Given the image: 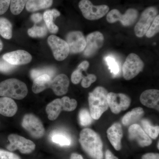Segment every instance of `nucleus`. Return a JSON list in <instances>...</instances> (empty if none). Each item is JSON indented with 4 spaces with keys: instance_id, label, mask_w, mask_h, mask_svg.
<instances>
[{
    "instance_id": "nucleus-1",
    "label": "nucleus",
    "mask_w": 159,
    "mask_h": 159,
    "mask_svg": "<svg viewBox=\"0 0 159 159\" xmlns=\"http://www.w3.org/2000/svg\"><path fill=\"white\" fill-rule=\"evenodd\" d=\"M79 142L83 149L92 159H103V144L94 131L89 128L83 129L80 134Z\"/></svg>"
},
{
    "instance_id": "nucleus-2",
    "label": "nucleus",
    "mask_w": 159,
    "mask_h": 159,
    "mask_svg": "<svg viewBox=\"0 0 159 159\" xmlns=\"http://www.w3.org/2000/svg\"><path fill=\"white\" fill-rule=\"evenodd\" d=\"M108 93L102 87H97L89 93V102L91 116L98 120L108 108L107 94Z\"/></svg>"
},
{
    "instance_id": "nucleus-3",
    "label": "nucleus",
    "mask_w": 159,
    "mask_h": 159,
    "mask_svg": "<svg viewBox=\"0 0 159 159\" xmlns=\"http://www.w3.org/2000/svg\"><path fill=\"white\" fill-rule=\"evenodd\" d=\"M28 88L25 83L15 78L0 83V96L11 99H22L27 96Z\"/></svg>"
},
{
    "instance_id": "nucleus-4",
    "label": "nucleus",
    "mask_w": 159,
    "mask_h": 159,
    "mask_svg": "<svg viewBox=\"0 0 159 159\" xmlns=\"http://www.w3.org/2000/svg\"><path fill=\"white\" fill-rule=\"evenodd\" d=\"M79 7L84 17L90 20L101 18L109 10V8L107 5L94 6L89 0L80 1L79 3Z\"/></svg>"
},
{
    "instance_id": "nucleus-5",
    "label": "nucleus",
    "mask_w": 159,
    "mask_h": 159,
    "mask_svg": "<svg viewBox=\"0 0 159 159\" xmlns=\"http://www.w3.org/2000/svg\"><path fill=\"white\" fill-rule=\"evenodd\" d=\"M144 67V62L141 58L137 54L131 53L122 66L124 78L126 80L133 79L143 70Z\"/></svg>"
},
{
    "instance_id": "nucleus-6",
    "label": "nucleus",
    "mask_w": 159,
    "mask_h": 159,
    "mask_svg": "<svg viewBox=\"0 0 159 159\" xmlns=\"http://www.w3.org/2000/svg\"><path fill=\"white\" fill-rule=\"evenodd\" d=\"M157 10L154 7H149L142 12L138 22L135 26V34L137 37H143L146 32L153 20L157 16Z\"/></svg>"
},
{
    "instance_id": "nucleus-7",
    "label": "nucleus",
    "mask_w": 159,
    "mask_h": 159,
    "mask_svg": "<svg viewBox=\"0 0 159 159\" xmlns=\"http://www.w3.org/2000/svg\"><path fill=\"white\" fill-rule=\"evenodd\" d=\"M8 139L10 144L7 145V148L10 151L18 149L21 153L28 154L35 149V145L34 142L18 135L11 134Z\"/></svg>"
},
{
    "instance_id": "nucleus-8",
    "label": "nucleus",
    "mask_w": 159,
    "mask_h": 159,
    "mask_svg": "<svg viewBox=\"0 0 159 159\" xmlns=\"http://www.w3.org/2000/svg\"><path fill=\"white\" fill-rule=\"evenodd\" d=\"M22 126L35 139H40L44 135L45 129L42 122L32 114H26L24 116Z\"/></svg>"
},
{
    "instance_id": "nucleus-9",
    "label": "nucleus",
    "mask_w": 159,
    "mask_h": 159,
    "mask_svg": "<svg viewBox=\"0 0 159 159\" xmlns=\"http://www.w3.org/2000/svg\"><path fill=\"white\" fill-rule=\"evenodd\" d=\"M139 16V12L134 9H129L122 15L116 9H114L108 12L107 16L108 22L114 23L120 21L124 26H129L135 22Z\"/></svg>"
},
{
    "instance_id": "nucleus-10",
    "label": "nucleus",
    "mask_w": 159,
    "mask_h": 159,
    "mask_svg": "<svg viewBox=\"0 0 159 159\" xmlns=\"http://www.w3.org/2000/svg\"><path fill=\"white\" fill-rule=\"evenodd\" d=\"M48 43L56 60L61 61L68 56L70 49L66 41L56 35H51L48 38Z\"/></svg>"
},
{
    "instance_id": "nucleus-11",
    "label": "nucleus",
    "mask_w": 159,
    "mask_h": 159,
    "mask_svg": "<svg viewBox=\"0 0 159 159\" xmlns=\"http://www.w3.org/2000/svg\"><path fill=\"white\" fill-rule=\"evenodd\" d=\"M107 102L111 111L117 114L128 108L130 106L131 99L125 94L110 93L107 94Z\"/></svg>"
},
{
    "instance_id": "nucleus-12",
    "label": "nucleus",
    "mask_w": 159,
    "mask_h": 159,
    "mask_svg": "<svg viewBox=\"0 0 159 159\" xmlns=\"http://www.w3.org/2000/svg\"><path fill=\"white\" fill-rule=\"evenodd\" d=\"M86 42V45L84 50V55L86 57H91L103 46L104 37L101 32L95 31L87 36Z\"/></svg>"
},
{
    "instance_id": "nucleus-13",
    "label": "nucleus",
    "mask_w": 159,
    "mask_h": 159,
    "mask_svg": "<svg viewBox=\"0 0 159 159\" xmlns=\"http://www.w3.org/2000/svg\"><path fill=\"white\" fill-rule=\"evenodd\" d=\"M70 49V53L78 54L84 50L86 45V39L81 31L69 32L66 37Z\"/></svg>"
},
{
    "instance_id": "nucleus-14",
    "label": "nucleus",
    "mask_w": 159,
    "mask_h": 159,
    "mask_svg": "<svg viewBox=\"0 0 159 159\" xmlns=\"http://www.w3.org/2000/svg\"><path fill=\"white\" fill-rule=\"evenodd\" d=\"M2 58L11 64L19 66L29 63L32 57L27 51L19 50L6 53L3 55Z\"/></svg>"
},
{
    "instance_id": "nucleus-15",
    "label": "nucleus",
    "mask_w": 159,
    "mask_h": 159,
    "mask_svg": "<svg viewBox=\"0 0 159 159\" xmlns=\"http://www.w3.org/2000/svg\"><path fill=\"white\" fill-rule=\"evenodd\" d=\"M128 132L129 139L131 140H136L141 147H146L151 145L152 141L150 137L138 124L130 125Z\"/></svg>"
},
{
    "instance_id": "nucleus-16",
    "label": "nucleus",
    "mask_w": 159,
    "mask_h": 159,
    "mask_svg": "<svg viewBox=\"0 0 159 159\" xmlns=\"http://www.w3.org/2000/svg\"><path fill=\"white\" fill-rule=\"evenodd\" d=\"M69 85L68 77L65 74H61L52 80L50 88L53 90L55 95L61 96L67 93Z\"/></svg>"
},
{
    "instance_id": "nucleus-17",
    "label": "nucleus",
    "mask_w": 159,
    "mask_h": 159,
    "mask_svg": "<svg viewBox=\"0 0 159 159\" xmlns=\"http://www.w3.org/2000/svg\"><path fill=\"white\" fill-rule=\"evenodd\" d=\"M107 136L111 144L116 150L119 151L122 148L121 140L123 137L122 125L119 123L113 124L107 130Z\"/></svg>"
},
{
    "instance_id": "nucleus-18",
    "label": "nucleus",
    "mask_w": 159,
    "mask_h": 159,
    "mask_svg": "<svg viewBox=\"0 0 159 159\" xmlns=\"http://www.w3.org/2000/svg\"><path fill=\"white\" fill-rule=\"evenodd\" d=\"M140 100L143 105L149 108L159 110V91L157 89H148L141 94Z\"/></svg>"
},
{
    "instance_id": "nucleus-19",
    "label": "nucleus",
    "mask_w": 159,
    "mask_h": 159,
    "mask_svg": "<svg viewBox=\"0 0 159 159\" xmlns=\"http://www.w3.org/2000/svg\"><path fill=\"white\" fill-rule=\"evenodd\" d=\"M17 110V104L13 99L6 97L0 98V114L11 117L16 114Z\"/></svg>"
},
{
    "instance_id": "nucleus-20",
    "label": "nucleus",
    "mask_w": 159,
    "mask_h": 159,
    "mask_svg": "<svg viewBox=\"0 0 159 159\" xmlns=\"http://www.w3.org/2000/svg\"><path fill=\"white\" fill-rule=\"evenodd\" d=\"M60 12L55 9L48 10L45 11L43 15L44 20L49 31L53 34L58 32V27L54 23L55 18L60 16Z\"/></svg>"
},
{
    "instance_id": "nucleus-21",
    "label": "nucleus",
    "mask_w": 159,
    "mask_h": 159,
    "mask_svg": "<svg viewBox=\"0 0 159 159\" xmlns=\"http://www.w3.org/2000/svg\"><path fill=\"white\" fill-rule=\"evenodd\" d=\"M52 78L48 75L44 74L33 80L32 90L34 93L38 94L48 88H50Z\"/></svg>"
},
{
    "instance_id": "nucleus-22",
    "label": "nucleus",
    "mask_w": 159,
    "mask_h": 159,
    "mask_svg": "<svg viewBox=\"0 0 159 159\" xmlns=\"http://www.w3.org/2000/svg\"><path fill=\"white\" fill-rule=\"evenodd\" d=\"M144 114V110L142 107H138L133 109L131 111L128 112L123 116L122 123L123 125H133L140 120Z\"/></svg>"
},
{
    "instance_id": "nucleus-23",
    "label": "nucleus",
    "mask_w": 159,
    "mask_h": 159,
    "mask_svg": "<svg viewBox=\"0 0 159 159\" xmlns=\"http://www.w3.org/2000/svg\"><path fill=\"white\" fill-rule=\"evenodd\" d=\"M53 0H28L26 4V9L29 12H34L50 8Z\"/></svg>"
},
{
    "instance_id": "nucleus-24",
    "label": "nucleus",
    "mask_w": 159,
    "mask_h": 159,
    "mask_svg": "<svg viewBox=\"0 0 159 159\" xmlns=\"http://www.w3.org/2000/svg\"><path fill=\"white\" fill-rule=\"evenodd\" d=\"M60 99H56L50 102L46 107V111L49 120L54 121L57 119L62 111Z\"/></svg>"
},
{
    "instance_id": "nucleus-25",
    "label": "nucleus",
    "mask_w": 159,
    "mask_h": 159,
    "mask_svg": "<svg viewBox=\"0 0 159 159\" xmlns=\"http://www.w3.org/2000/svg\"><path fill=\"white\" fill-rule=\"evenodd\" d=\"M12 25L9 20L0 17V34L4 39H10L12 37Z\"/></svg>"
},
{
    "instance_id": "nucleus-26",
    "label": "nucleus",
    "mask_w": 159,
    "mask_h": 159,
    "mask_svg": "<svg viewBox=\"0 0 159 159\" xmlns=\"http://www.w3.org/2000/svg\"><path fill=\"white\" fill-rule=\"evenodd\" d=\"M56 73V71L54 68L51 67H43L42 68L35 69L31 70L30 72V76L32 80L41 76V75L47 74L52 79H53Z\"/></svg>"
},
{
    "instance_id": "nucleus-27",
    "label": "nucleus",
    "mask_w": 159,
    "mask_h": 159,
    "mask_svg": "<svg viewBox=\"0 0 159 159\" xmlns=\"http://www.w3.org/2000/svg\"><path fill=\"white\" fill-rule=\"evenodd\" d=\"M51 139L54 143L62 146H69L71 144V139L67 135L60 132H54L51 135Z\"/></svg>"
},
{
    "instance_id": "nucleus-28",
    "label": "nucleus",
    "mask_w": 159,
    "mask_h": 159,
    "mask_svg": "<svg viewBox=\"0 0 159 159\" xmlns=\"http://www.w3.org/2000/svg\"><path fill=\"white\" fill-rule=\"evenodd\" d=\"M141 122L143 127V130L148 136L152 139H156L159 135V126H152L149 121L146 119H143Z\"/></svg>"
},
{
    "instance_id": "nucleus-29",
    "label": "nucleus",
    "mask_w": 159,
    "mask_h": 159,
    "mask_svg": "<svg viewBox=\"0 0 159 159\" xmlns=\"http://www.w3.org/2000/svg\"><path fill=\"white\" fill-rule=\"evenodd\" d=\"M28 34L32 38L44 37L48 33V30L46 26H38L34 25L31 29H28Z\"/></svg>"
},
{
    "instance_id": "nucleus-30",
    "label": "nucleus",
    "mask_w": 159,
    "mask_h": 159,
    "mask_svg": "<svg viewBox=\"0 0 159 159\" xmlns=\"http://www.w3.org/2000/svg\"><path fill=\"white\" fill-rule=\"evenodd\" d=\"M28 0H11L10 10L14 15H18L22 11Z\"/></svg>"
},
{
    "instance_id": "nucleus-31",
    "label": "nucleus",
    "mask_w": 159,
    "mask_h": 159,
    "mask_svg": "<svg viewBox=\"0 0 159 159\" xmlns=\"http://www.w3.org/2000/svg\"><path fill=\"white\" fill-rule=\"evenodd\" d=\"M63 110L66 111H72L77 107V101L75 99H70L67 97H62L61 99Z\"/></svg>"
},
{
    "instance_id": "nucleus-32",
    "label": "nucleus",
    "mask_w": 159,
    "mask_h": 159,
    "mask_svg": "<svg viewBox=\"0 0 159 159\" xmlns=\"http://www.w3.org/2000/svg\"><path fill=\"white\" fill-rule=\"evenodd\" d=\"M80 122L83 126H87L90 125L93 122V118L91 116V114L89 111L85 109L81 110L80 111Z\"/></svg>"
},
{
    "instance_id": "nucleus-33",
    "label": "nucleus",
    "mask_w": 159,
    "mask_h": 159,
    "mask_svg": "<svg viewBox=\"0 0 159 159\" xmlns=\"http://www.w3.org/2000/svg\"><path fill=\"white\" fill-rule=\"evenodd\" d=\"M159 31V16H157L153 20L152 24L151 25L148 31L146 33V36L147 37L151 38L154 36Z\"/></svg>"
},
{
    "instance_id": "nucleus-34",
    "label": "nucleus",
    "mask_w": 159,
    "mask_h": 159,
    "mask_svg": "<svg viewBox=\"0 0 159 159\" xmlns=\"http://www.w3.org/2000/svg\"><path fill=\"white\" fill-rule=\"evenodd\" d=\"M105 61L108 66L109 69L114 75H117L119 74L120 70L119 65L113 57L107 56L106 57Z\"/></svg>"
},
{
    "instance_id": "nucleus-35",
    "label": "nucleus",
    "mask_w": 159,
    "mask_h": 159,
    "mask_svg": "<svg viewBox=\"0 0 159 159\" xmlns=\"http://www.w3.org/2000/svg\"><path fill=\"white\" fill-rule=\"evenodd\" d=\"M16 66L11 64L2 58H0V72L9 74L15 70Z\"/></svg>"
},
{
    "instance_id": "nucleus-36",
    "label": "nucleus",
    "mask_w": 159,
    "mask_h": 159,
    "mask_svg": "<svg viewBox=\"0 0 159 159\" xmlns=\"http://www.w3.org/2000/svg\"><path fill=\"white\" fill-rule=\"evenodd\" d=\"M82 79L81 85L84 88H88L92 84L96 81L97 77L94 74H88L86 77L83 76Z\"/></svg>"
},
{
    "instance_id": "nucleus-37",
    "label": "nucleus",
    "mask_w": 159,
    "mask_h": 159,
    "mask_svg": "<svg viewBox=\"0 0 159 159\" xmlns=\"http://www.w3.org/2000/svg\"><path fill=\"white\" fill-rule=\"evenodd\" d=\"M83 71L81 69L77 67V70L73 72L71 75V81L74 84H78L83 77L82 72Z\"/></svg>"
},
{
    "instance_id": "nucleus-38",
    "label": "nucleus",
    "mask_w": 159,
    "mask_h": 159,
    "mask_svg": "<svg viewBox=\"0 0 159 159\" xmlns=\"http://www.w3.org/2000/svg\"><path fill=\"white\" fill-rule=\"evenodd\" d=\"M0 159H21L17 155L13 152L0 149Z\"/></svg>"
},
{
    "instance_id": "nucleus-39",
    "label": "nucleus",
    "mask_w": 159,
    "mask_h": 159,
    "mask_svg": "<svg viewBox=\"0 0 159 159\" xmlns=\"http://www.w3.org/2000/svg\"><path fill=\"white\" fill-rule=\"evenodd\" d=\"M11 0H0V15L6 13L10 5Z\"/></svg>"
},
{
    "instance_id": "nucleus-40",
    "label": "nucleus",
    "mask_w": 159,
    "mask_h": 159,
    "mask_svg": "<svg viewBox=\"0 0 159 159\" xmlns=\"http://www.w3.org/2000/svg\"><path fill=\"white\" fill-rule=\"evenodd\" d=\"M31 19L35 24H37L42 20L43 16L39 13H34L31 15Z\"/></svg>"
},
{
    "instance_id": "nucleus-41",
    "label": "nucleus",
    "mask_w": 159,
    "mask_h": 159,
    "mask_svg": "<svg viewBox=\"0 0 159 159\" xmlns=\"http://www.w3.org/2000/svg\"><path fill=\"white\" fill-rule=\"evenodd\" d=\"M142 159H159V155L158 153H146L142 156Z\"/></svg>"
},
{
    "instance_id": "nucleus-42",
    "label": "nucleus",
    "mask_w": 159,
    "mask_h": 159,
    "mask_svg": "<svg viewBox=\"0 0 159 159\" xmlns=\"http://www.w3.org/2000/svg\"><path fill=\"white\" fill-rule=\"evenodd\" d=\"M89 66V63L87 61H82L80 64L78 66V68L81 69L83 71H86L88 69Z\"/></svg>"
},
{
    "instance_id": "nucleus-43",
    "label": "nucleus",
    "mask_w": 159,
    "mask_h": 159,
    "mask_svg": "<svg viewBox=\"0 0 159 159\" xmlns=\"http://www.w3.org/2000/svg\"><path fill=\"white\" fill-rule=\"evenodd\" d=\"M105 159H119L116 157L110 151L107 150L106 152Z\"/></svg>"
},
{
    "instance_id": "nucleus-44",
    "label": "nucleus",
    "mask_w": 159,
    "mask_h": 159,
    "mask_svg": "<svg viewBox=\"0 0 159 159\" xmlns=\"http://www.w3.org/2000/svg\"><path fill=\"white\" fill-rule=\"evenodd\" d=\"M70 159H84L82 156L76 153H73L71 155Z\"/></svg>"
},
{
    "instance_id": "nucleus-45",
    "label": "nucleus",
    "mask_w": 159,
    "mask_h": 159,
    "mask_svg": "<svg viewBox=\"0 0 159 159\" xmlns=\"http://www.w3.org/2000/svg\"><path fill=\"white\" fill-rule=\"evenodd\" d=\"M3 48V43L2 41L0 39V52L2 51Z\"/></svg>"
},
{
    "instance_id": "nucleus-46",
    "label": "nucleus",
    "mask_w": 159,
    "mask_h": 159,
    "mask_svg": "<svg viewBox=\"0 0 159 159\" xmlns=\"http://www.w3.org/2000/svg\"><path fill=\"white\" fill-rule=\"evenodd\" d=\"M158 148L159 149V142L158 143Z\"/></svg>"
}]
</instances>
